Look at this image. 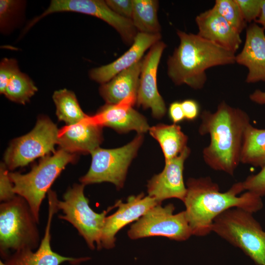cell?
<instances>
[{
    "label": "cell",
    "mask_w": 265,
    "mask_h": 265,
    "mask_svg": "<svg viewBox=\"0 0 265 265\" xmlns=\"http://www.w3.org/2000/svg\"><path fill=\"white\" fill-rule=\"evenodd\" d=\"M16 195L8 168L4 162H2L0 165V200L2 202L8 201Z\"/></svg>",
    "instance_id": "4dcf8cb0"
},
{
    "label": "cell",
    "mask_w": 265,
    "mask_h": 265,
    "mask_svg": "<svg viewBox=\"0 0 265 265\" xmlns=\"http://www.w3.org/2000/svg\"><path fill=\"white\" fill-rule=\"evenodd\" d=\"M103 127L93 116H89L71 125H66L58 130L57 144L72 154H91L100 147L103 140Z\"/></svg>",
    "instance_id": "e0dca14e"
},
{
    "label": "cell",
    "mask_w": 265,
    "mask_h": 265,
    "mask_svg": "<svg viewBox=\"0 0 265 265\" xmlns=\"http://www.w3.org/2000/svg\"><path fill=\"white\" fill-rule=\"evenodd\" d=\"M136 101V96L132 95L116 104H106L92 116L99 125L111 128L118 132L133 130L142 134L149 131L150 127L146 118L133 108Z\"/></svg>",
    "instance_id": "2e32d148"
},
{
    "label": "cell",
    "mask_w": 265,
    "mask_h": 265,
    "mask_svg": "<svg viewBox=\"0 0 265 265\" xmlns=\"http://www.w3.org/2000/svg\"><path fill=\"white\" fill-rule=\"evenodd\" d=\"M25 4L23 0H0V28L2 33L10 32L17 26Z\"/></svg>",
    "instance_id": "4316f807"
},
{
    "label": "cell",
    "mask_w": 265,
    "mask_h": 265,
    "mask_svg": "<svg viewBox=\"0 0 265 265\" xmlns=\"http://www.w3.org/2000/svg\"><path fill=\"white\" fill-rule=\"evenodd\" d=\"M53 99L56 106V114L66 125L75 124L88 115L82 110L75 93L67 89L54 92Z\"/></svg>",
    "instance_id": "d4e9b609"
},
{
    "label": "cell",
    "mask_w": 265,
    "mask_h": 265,
    "mask_svg": "<svg viewBox=\"0 0 265 265\" xmlns=\"http://www.w3.org/2000/svg\"><path fill=\"white\" fill-rule=\"evenodd\" d=\"M246 23L255 21L260 15L263 0H236Z\"/></svg>",
    "instance_id": "1f68e13d"
},
{
    "label": "cell",
    "mask_w": 265,
    "mask_h": 265,
    "mask_svg": "<svg viewBox=\"0 0 265 265\" xmlns=\"http://www.w3.org/2000/svg\"><path fill=\"white\" fill-rule=\"evenodd\" d=\"M255 22L257 24L261 25V26L265 29V0H263L261 12Z\"/></svg>",
    "instance_id": "8d00e7d4"
},
{
    "label": "cell",
    "mask_w": 265,
    "mask_h": 265,
    "mask_svg": "<svg viewBox=\"0 0 265 265\" xmlns=\"http://www.w3.org/2000/svg\"><path fill=\"white\" fill-rule=\"evenodd\" d=\"M185 119L193 121L199 114V106L198 103L192 99H187L181 102Z\"/></svg>",
    "instance_id": "836d02e7"
},
{
    "label": "cell",
    "mask_w": 265,
    "mask_h": 265,
    "mask_svg": "<svg viewBox=\"0 0 265 265\" xmlns=\"http://www.w3.org/2000/svg\"><path fill=\"white\" fill-rule=\"evenodd\" d=\"M85 185L75 184L58 200L57 206L63 214L59 218L71 223L85 240L88 246L101 249V237L107 213L114 206L109 207L101 213L95 212L89 206V199L84 194Z\"/></svg>",
    "instance_id": "52a82bcc"
},
{
    "label": "cell",
    "mask_w": 265,
    "mask_h": 265,
    "mask_svg": "<svg viewBox=\"0 0 265 265\" xmlns=\"http://www.w3.org/2000/svg\"><path fill=\"white\" fill-rule=\"evenodd\" d=\"M143 141V134L138 133L132 141L121 147L111 149L98 148L90 154V168L80 181L85 186L110 182L117 189L122 188L129 166Z\"/></svg>",
    "instance_id": "ba28073f"
},
{
    "label": "cell",
    "mask_w": 265,
    "mask_h": 265,
    "mask_svg": "<svg viewBox=\"0 0 265 265\" xmlns=\"http://www.w3.org/2000/svg\"><path fill=\"white\" fill-rule=\"evenodd\" d=\"M59 12L80 13L101 19L117 30L128 45L132 44L137 34L131 19L119 15L102 0H52L48 8L32 19L30 24L33 26L47 15Z\"/></svg>",
    "instance_id": "8fae6325"
},
{
    "label": "cell",
    "mask_w": 265,
    "mask_h": 265,
    "mask_svg": "<svg viewBox=\"0 0 265 265\" xmlns=\"http://www.w3.org/2000/svg\"><path fill=\"white\" fill-rule=\"evenodd\" d=\"M160 33L146 34L138 32L130 48L112 62L91 69L89 77L103 84L112 79L120 72L130 68L141 59L145 51L160 41Z\"/></svg>",
    "instance_id": "ffe728a7"
},
{
    "label": "cell",
    "mask_w": 265,
    "mask_h": 265,
    "mask_svg": "<svg viewBox=\"0 0 265 265\" xmlns=\"http://www.w3.org/2000/svg\"><path fill=\"white\" fill-rule=\"evenodd\" d=\"M159 204L153 197L145 196L143 193L129 196L126 203L120 200L116 202L117 210L106 216L101 237L102 248L110 249L114 247L115 235L127 225L139 219L150 209Z\"/></svg>",
    "instance_id": "5bb4252c"
},
{
    "label": "cell",
    "mask_w": 265,
    "mask_h": 265,
    "mask_svg": "<svg viewBox=\"0 0 265 265\" xmlns=\"http://www.w3.org/2000/svg\"><path fill=\"white\" fill-rule=\"evenodd\" d=\"M195 21L203 38L235 53L239 48L240 33L213 7L197 15Z\"/></svg>",
    "instance_id": "d6986e66"
},
{
    "label": "cell",
    "mask_w": 265,
    "mask_h": 265,
    "mask_svg": "<svg viewBox=\"0 0 265 265\" xmlns=\"http://www.w3.org/2000/svg\"><path fill=\"white\" fill-rule=\"evenodd\" d=\"M17 61L12 58H3L0 63V93L3 94L7 83L19 70Z\"/></svg>",
    "instance_id": "f546056e"
},
{
    "label": "cell",
    "mask_w": 265,
    "mask_h": 265,
    "mask_svg": "<svg viewBox=\"0 0 265 265\" xmlns=\"http://www.w3.org/2000/svg\"><path fill=\"white\" fill-rule=\"evenodd\" d=\"M151 135L159 143L165 161L179 155L187 147L188 137L176 124H158L149 129Z\"/></svg>",
    "instance_id": "7402d4cb"
},
{
    "label": "cell",
    "mask_w": 265,
    "mask_h": 265,
    "mask_svg": "<svg viewBox=\"0 0 265 265\" xmlns=\"http://www.w3.org/2000/svg\"><path fill=\"white\" fill-rule=\"evenodd\" d=\"M250 100L257 104L265 106V92L257 89L249 96Z\"/></svg>",
    "instance_id": "d590c367"
},
{
    "label": "cell",
    "mask_w": 265,
    "mask_h": 265,
    "mask_svg": "<svg viewBox=\"0 0 265 265\" xmlns=\"http://www.w3.org/2000/svg\"><path fill=\"white\" fill-rule=\"evenodd\" d=\"M212 231L241 249L257 265H265V231L252 213L228 209L214 219Z\"/></svg>",
    "instance_id": "8992f818"
},
{
    "label": "cell",
    "mask_w": 265,
    "mask_h": 265,
    "mask_svg": "<svg viewBox=\"0 0 265 265\" xmlns=\"http://www.w3.org/2000/svg\"><path fill=\"white\" fill-rule=\"evenodd\" d=\"M213 8L240 33L246 26L236 0H216Z\"/></svg>",
    "instance_id": "83f0119b"
},
{
    "label": "cell",
    "mask_w": 265,
    "mask_h": 265,
    "mask_svg": "<svg viewBox=\"0 0 265 265\" xmlns=\"http://www.w3.org/2000/svg\"><path fill=\"white\" fill-rule=\"evenodd\" d=\"M77 156L59 149L52 155L42 158L26 174L9 172L14 192L26 199L38 222L40 207L46 194L66 166L76 161Z\"/></svg>",
    "instance_id": "5b68a950"
},
{
    "label": "cell",
    "mask_w": 265,
    "mask_h": 265,
    "mask_svg": "<svg viewBox=\"0 0 265 265\" xmlns=\"http://www.w3.org/2000/svg\"><path fill=\"white\" fill-rule=\"evenodd\" d=\"M132 21L139 32L160 33L161 29L158 18L159 1L156 0H132Z\"/></svg>",
    "instance_id": "cb8c5ba5"
},
{
    "label": "cell",
    "mask_w": 265,
    "mask_h": 265,
    "mask_svg": "<svg viewBox=\"0 0 265 265\" xmlns=\"http://www.w3.org/2000/svg\"><path fill=\"white\" fill-rule=\"evenodd\" d=\"M240 162L261 168L265 165V129H258L251 124L247 127L244 134Z\"/></svg>",
    "instance_id": "603a6c76"
},
{
    "label": "cell",
    "mask_w": 265,
    "mask_h": 265,
    "mask_svg": "<svg viewBox=\"0 0 265 265\" xmlns=\"http://www.w3.org/2000/svg\"><path fill=\"white\" fill-rule=\"evenodd\" d=\"M35 218L28 203L17 195L0 205V252L6 259L9 251L32 250L41 242Z\"/></svg>",
    "instance_id": "277c9868"
},
{
    "label": "cell",
    "mask_w": 265,
    "mask_h": 265,
    "mask_svg": "<svg viewBox=\"0 0 265 265\" xmlns=\"http://www.w3.org/2000/svg\"><path fill=\"white\" fill-rule=\"evenodd\" d=\"M58 130L49 117H39L30 132L12 140L6 149L4 162L8 169L25 166L37 158L54 153Z\"/></svg>",
    "instance_id": "9c48e42d"
},
{
    "label": "cell",
    "mask_w": 265,
    "mask_h": 265,
    "mask_svg": "<svg viewBox=\"0 0 265 265\" xmlns=\"http://www.w3.org/2000/svg\"><path fill=\"white\" fill-rule=\"evenodd\" d=\"M236 63L247 68L246 82L265 81V29L257 23L246 29L244 46L236 55Z\"/></svg>",
    "instance_id": "ac0fdd59"
},
{
    "label": "cell",
    "mask_w": 265,
    "mask_h": 265,
    "mask_svg": "<svg viewBox=\"0 0 265 265\" xmlns=\"http://www.w3.org/2000/svg\"><path fill=\"white\" fill-rule=\"evenodd\" d=\"M166 45L160 40L154 44L142 60L136 104L150 108L153 117L161 118L166 108L157 87V75L160 59Z\"/></svg>",
    "instance_id": "4fadbf2b"
},
{
    "label": "cell",
    "mask_w": 265,
    "mask_h": 265,
    "mask_svg": "<svg viewBox=\"0 0 265 265\" xmlns=\"http://www.w3.org/2000/svg\"><path fill=\"white\" fill-rule=\"evenodd\" d=\"M190 153V149L186 147L179 155L165 161L162 172L148 181V195L154 198L159 204L172 198L184 202L186 194L183 178L184 163Z\"/></svg>",
    "instance_id": "9a60e30c"
},
{
    "label": "cell",
    "mask_w": 265,
    "mask_h": 265,
    "mask_svg": "<svg viewBox=\"0 0 265 265\" xmlns=\"http://www.w3.org/2000/svg\"><path fill=\"white\" fill-rule=\"evenodd\" d=\"M0 265H6L5 263H4L1 260L0 261Z\"/></svg>",
    "instance_id": "74e56055"
},
{
    "label": "cell",
    "mask_w": 265,
    "mask_h": 265,
    "mask_svg": "<svg viewBox=\"0 0 265 265\" xmlns=\"http://www.w3.org/2000/svg\"><path fill=\"white\" fill-rule=\"evenodd\" d=\"M47 195L49 204L48 220L44 237L37 250L33 252L31 249H25L15 251L5 259L6 265H60L65 262L77 265L89 259L88 257L76 258L63 256L52 249L51 226L54 214L59 210L58 199L56 192L51 189Z\"/></svg>",
    "instance_id": "7c38bea8"
},
{
    "label": "cell",
    "mask_w": 265,
    "mask_h": 265,
    "mask_svg": "<svg viewBox=\"0 0 265 265\" xmlns=\"http://www.w3.org/2000/svg\"><path fill=\"white\" fill-rule=\"evenodd\" d=\"M169 116L174 124L182 121L185 119L181 102L176 101L170 105Z\"/></svg>",
    "instance_id": "e575fe53"
},
{
    "label": "cell",
    "mask_w": 265,
    "mask_h": 265,
    "mask_svg": "<svg viewBox=\"0 0 265 265\" xmlns=\"http://www.w3.org/2000/svg\"><path fill=\"white\" fill-rule=\"evenodd\" d=\"M200 117L199 133L210 136L209 145L203 150L204 161L211 168L233 176L240 162L244 132L250 124L249 115L223 101L216 111L204 110Z\"/></svg>",
    "instance_id": "7a4b0ae2"
},
{
    "label": "cell",
    "mask_w": 265,
    "mask_h": 265,
    "mask_svg": "<svg viewBox=\"0 0 265 265\" xmlns=\"http://www.w3.org/2000/svg\"><path fill=\"white\" fill-rule=\"evenodd\" d=\"M174 210L172 204L156 205L131 225L129 237L136 239L162 236L177 241L187 239L192 234L185 211L174 214Z\"/></svg>",
    "instance_id": "30bf717a"
},
{
    "label": "cell",
    "mask_w": 265,
    "mask_h": 265,
    "mask_svg": "<svg viewBox=\"0 0 265 265\" xmlns=\"http://www.w3.org/2000/svg\"><path fill=\"white\" fill-rule=\"evenodd\" d=\"M186 194L184 203L192 235L204 236L212 231L214 219L233 208L251 213L262 209L261 197L244 191L242 182L234 184L227 191H220L218 185L209 177L189 178L186 182Z\"/></svg>",
    "instance_id": "6da1fadb"
},
{
    "label": "cell",
    "mask_w": 265,
    "mask_h": 265,
    "mask_svg": "<svg viewBox=\"0 0 265 265\" xmlns=\"http://www.w3.org/2000/svg\"><path fill=\"white\" fill-rule=\"evenodd\" d=\"M180 44L167 60V74L176 85L202 89L209 68L236 63L235 53L199 35L177 30Z\"/></svg>",
    "instance_id": "3957f363"
},
{
    "label": "cell",
    "mask_w": 265,
    "mask_h": 265,
    "mask_svg": "<svg viewBox=\"0 0 265 265\" xmlns=\"http://www.w3.org/2000/svg\"><path fill=\"white\" fill-rule=\"evenodd\" d=\"M37 90L32 80L19 70L9 80L3 94L11 101L25 105Z\"/></svg>",
    "instance_id": "484cf974"
},
{
    "label": "cell",
    "mask_w": 265,
    "mask_h": 265,
    "mask_svg": "<svg viewBox=\"0 0 265 265\" xmlns=\"http://www.w3.org/2000/svg\"><path fill=\"white\" fill-rule=\"evenodd\" d=\"M244 190H247L262 197L265 196V165L255 175H251L242 182Z\"/></svg>",
    "instance_id": "f1b7e54d"
},
{
    "label": "cell",
    "mask_w": 265,
    "mask_h": 265,
    "mask_svg": "<svg viewBox=\"0 0 265 265\" xmlns=\"http://www.w3.org/2000/svg\"><path fill=\"white\" fill-rule=\"evenodd\" d=\"M142 65L141 59L108 82L101 84L99 92L106 104H116L129 96H137Z\"/></svg>",
    "instance_id": "44dd1931"
},
{
    "label": "cell",
    "mask_w": 265,
    "mask_h": 265,
    "mask_svg": "<svg viewBox=\"0 0 265 265\" xmlns=\"http://www.w3.org/2000/svg\"><path fill=\"white\" fill-rule=\"evenodd\" d=\"M109 7L114 12L123 17L132 19V0H106Z\"/></svg>",
    "instance_id": "d6a6232c"
}]
</instances>
